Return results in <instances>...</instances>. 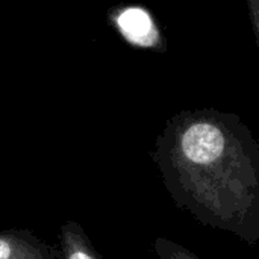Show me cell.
<instances>
[{
    "mask_svg": "<svg viewBox=\"0 0 259 259\" xmlns=\"http://www.w3.org/2000/svg\"><path fill=\"white\" fill-rule=\"evenodd\" d=\"M120 33L132 44L140 47H156L161 42L159 32L147 11L141 8L123 9L115 17Z\"/></svg>",
    "mask_w": 259,
    "mask_h": 259,
    "instance_id": "3957f363",
    "label": "cell"
},
{
    "mask_svg": "<svg viewBox=\"0 0 259 259\" xmlns=\"http://www.w3.org/2000/svg\"><path fill=\"white\" fill-rule=\"evenodd\" d=\"M247 5H249V14H250V20L253 24L256 44L259 49V0H247Z\"/></svg>",
    "mask_w": 259,
    "mask_h": 259,
    "instance_id": "8992f818",
    "label": "cell"
},
{
    "mask_svg": "<svg viewBox=\"0 0 259 259\" xmlns=\"http://www.w3.org/2000/svg\"><path fill=\"white\" fill-rule=\"evenodd\" d=\"M153 250L159 259H202L194 255L190 249L165 237H158L153 241Z\"/></svg>",
    "mask_w": 259,
    "mask_h": 259,
    "instance_id": "5b68a950",
    "label": "cell"
},
{
    "mask_svg": "<svg viewBox=\"0 0 259 259\" xmlns=\"http://www.w3.org/2000/svg\"><path fill=\"white\" fill-rule=\"evenodd\" d=\"M175 205L200 225L259 241V144L235 115L184 111L170 118L152 153Z\"/></svg>",
    "mask_w": 259,
    "mask_h": 259,
    "instance_id": "6da1fadb",
    "label": "cell"
},
{
    "mask_svg": "<svg viewBox=\"0 0 259 259\" xmlns=\"http://www.w3.org/2000/svg\"><path fill=\"white\" fill-rule=\"evenodd\" d=\"M0 259H62V253L27 229H2Z\"/></svg>",
    "mask_w": 259,
    "mask_h": 259,
    "instance_id": "7a4b0ae2",
    "label": "cell"
},
{
    "mask_svg": "<svg viewBox=\"0 0 259 259\" xmlns=\"http://www.w3.org/2000/svg\"><path fill=\"white\" fill-rule=\"evenodd\" d=\"M62 259H105L93 246L87 232L77 222H65L58 235Z\"/></svg>",
    "mask_w": 259,
    "mask_h": 259,
    "instance_id": "277c9868",
    "label": "cell"
}]
</instances>
